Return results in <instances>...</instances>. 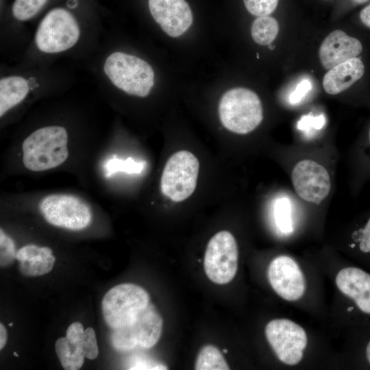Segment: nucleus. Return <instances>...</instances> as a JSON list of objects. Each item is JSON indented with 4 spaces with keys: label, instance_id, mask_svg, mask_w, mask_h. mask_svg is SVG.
<instances>
[{
    "label": "nucleus",
    "instance_id": "c756f323",
    "mask_svg": "<svg viewBox=\"0 0 370 370\" xmlns=\"http://www.w3.org/2000/svg\"><path fill=\"white\" fill-rule=\"evenodd\" d=\"M359 248L364 253L370 252V219L362 229L358 232Z\"/></svg>",
    "mask_w": 370,
    "mask_h": 370
},
{
    "label": "nucleus",
    "instance_id": "20e7f679",
    "mask_svg": "<svg viewBox=\"0 0 370 370\" xmlns=\"http://www.w3.org/2000/svg\"><path fill=\"white\" fill-rule=\"evenodd\" d=\"M149 304V296L142 287L131 283L118 284L102 299V312L112 330L132 324Z\"/></svg>",
    "mask_w": 370,
    "mask_h": 370
},
{
    "label": "nucleus",
    "instance_id": "423d86ee",
    "mask_svg": "<svg viewBox=\"0 0 370 370\" xmlns=\"http://www.w3.org/2000/svg\"><path fill=\"white\" fill-rule=\"evenodd\" d=\"M39 210L49 223L70 230L85 229L92 221L90 206L81 198L72 195H49L40 201Z\"/></svg>",
    "mask_w": 370,
    "mask_h": 370
},
{
    "label": "nucleus",
    "instance_id": "1a4fd4ad",
    "mask_svg": "<svg viewBox=\"0 0 370 370\" xmlns=\"http://www.w3.org/2000/svg\"><path fill=\"white\" fill-rule=\"evenodd\" d=\"M238 259L235 238L228 231H220L208 243L204 264L206 274L215 284H227L236 273Z\"/></svg>",
    "mask_w": 370,
    "mask_h": 370
},
{
    "label": "nucleus",
    "instance_id": "4468645a",
    "mask_svg": "<svg viewBox=\"0 0 370 370\" xmlns=\"http://www.w3.org/2000/svg\"><path fill=\"white\" fill-rule=\"evenodd\" d=\"M363 46L360 40L341 29L330 32L321 42L319 58L323 68L330 69L351 58L358 57Z\"/></svg>",
    "mask_w": 370,
    "mask_h": 370
},
{
    "label": "nucleus",
    "instance_id": "0eeeda50",
    "mask_svg": "<svg viewBox=\"0 0 370 370\" xmlns=\"http://www.w3.org/2000/svg\"><path fill=\"white\" fill-rule=\"evenodd\" d=\"M79 37V25L71 12L55 8L44 17L36 34L38 48L45 53H58L72 47Z\"/></svg>",
    "mask_w": 370,
    "mask_h": 370
},
{
    "label": "nucleus",
    "instance_id": "b1692460",
    "mask_svg": "<svg viewBox=\"0 0 370 370\" xmlns=\"http://www.w3.org/2000/svg\"><path fill=\"white\" fill-rule=\"evenodd\" d=\"M247 10L252 15L259 17L270 16L279 4L280 0H243Z\"/></svg>",
    "mask_w": 370,
    "mask_h": 370
},
{
    "label": "nucleus",
    "instance_id": "c9c22d12",
    "mask_svg": "<svg viewBox=\"0 0 370 370\" xmlns=\"http://www.w3.org/2000/svg\"><path fill=\"white\" fill-rule=\"evenodd\" d=\"M352 310H353V307H349L347 309L348 311H352Z\"/></svg>",
    "mask_w": 370,
    "mask_h": 370
},
{
    "label": "nucleus",
    "instance_id": "5701e85b",
    "mask_svg": "<svg viewBox=\"0 0 370 370\" xmlns=\"http://www.w3.org/2000/svg\"><path fill=\"white\" fill-rule=\"evenodd\" d=\"M47 0H15L12 11L13 16L19 21L32 18L47 3Z\"/></svg>",
    "mask_w": 370,
    "mask_h": 370
},
{
    "label": "nucleus",
    "instance_id": "cd10ccee",
    "mask_svg": "<svg viewBox=\"0 0 370 370\" xmlns=\"http://www.w3.org/2000/svg\"><path fill=\"white\" fill-rule=\"evenodd\" d=\"M325 123V118L323 114L318 116L312 115H304L297 123V128L305 132L320 130Z\"/></svg>",
    "mask_w": 370,
    "mask_h": 370
},
{
    "label": "nucleus",
    "instance_id": "a878e982",
    "mask_svg": "<svg viewBox=\"0 0 370 370\" xmlns=\"http://www.w3.org/2000/svg\"><path fill=\"white\" fill-rule=\"evenodd\" d=\"M79 345L84 354L85 358L93 360L99 354L95 332L92 328H87L79 341Z\"/></svg>",
    "mask_w": 370,
    "mask_h": 370
},
{
    "label": "nucleus",
    "instance_id": "39448f33",
    "mask_svg": "<svg viewBox=\"0 0 370 370\" xmlns=\"http://www.w3.org/2000/svg\"><path fill=\"white\" fill-rule=\"evenodd\" d=\"M199 171V162L191 152L182 150L167 160L162 174V193L175 202L188 198L195 191Z\"/></svg>",
    "mask_w": 370,
    "mask_h": 370
},
{
    "label": "nucleus",
    "instance_id": "2eb2a0df",
    "mask_svg": "<svg viewBox=\"0 0 370 370\" xmlns=\"http://www.w3.org/2000/svg\"><path fill=\"white\" fill-rule=\"evenodd\" d=\"M336 284L360 310L370 314V274L357 267H346L336 275Z\"/></svg>",
    "mask_w": 370,
    "mask_h": 370
},
{
    "label": "nucleus",
    "instance_id": "72a5a7b5",
    "mask_svg": "<svg viewBox=\"0 0 370 370\" xmlns=\"http://www.w3.org/2000/svg\"><path fill=\"white\" fill-rule=\"evenodd\" d=\"M349 3L354 5H366L370 0H349Z\"/></svg>",
    "mask_w": 370,
    "mask_h": 370
},
{
    "label": "nucleus",
    "instance_id": "f257e3e1",
    "mask_svg": "<svg viewBox=\"0 0 370 370\" xmlns=\"http://www.w3.org/2000/svg\"><path fill=\"white\" fill-rule=\"evenodd\" d=\"M68 156V133L62 126L39 128L31 133L22 144L23 164L33 172L56 168Z\"/></svg>",
    "mask_w": 370,
    "mask_h": 370
},
{
    "label": "nucleus",
    "instance_id": "f8f14e48",
    "mask_svg": "<svg viewBox=\"0 0 370 370\" xmlns=\"http://www.w3.org/2000/svg\"><path fill=\"white\" fill-rule=\"evenodd\" d=\"M267 276L273 289L285 300H297L305 292L303 272L289 256H280L274 258L269 266Z\"/></svg>",
    "mask_w": 370,
    "mask_h": 370
},
{
    "label": "nucleus",
    "instance_id": "4be33fe9",
    "mask_svg": "<svg viewBox=\"0 0 370 370\" xmlns=\"http://www.w3.org/2000/svg\"><path fill=\"white\" fill-rule=\"evenodd\" d=\"M274 218L278 228L284 234L293 232L291 204L288 198H278L274 204Z\"/></svg>",
    "mask_w": 370,
    "mask_h": 370
},
{
    "label": "nucleus",
    "instance_id": "aec40b11",
    "mask_svg": "<svg viewBox=\"0 0 370 370\" xmlns=\"http://www.w3.org/2000/svg\"><path fill=\"white\" fill-rule=\"evenodd\" d=\"M278 32L279 23L271 16L257 17L251 24V37L260 45H269L276 38Z\"/></svg>",
    "mask_w": 370,
    "mask_h": 370
},
{
    "label": "nucleus",
    "instance_id": "9d476101",
    "mask_svg": "<svg viewBox=\"0 0 370 370\" xmlns=\"http://www.w3.org/2000/svg\"><path fill=\"white\" fill-rule=\"evenodd\" d=\"M265 334L281 362L295 365L301 361L308 342L303 328L289 319H276L267 324Z\"/></svg>",
    "mask_w": 370,
    "mask_h": 370
},
{
    "label": "nucleus",
    "instance_id": "f3484780",
    "mask_svg": "<svg viewBox=\"0 0 370 370\" xmlns=\"http://www.w3.org/2000/svg\"><path fill=\"white\" fill-rule=\"evenodd\" d=\"M19 271L25 276L36 277L50 272L56 258L48 247L27 245L16 251Z\"/></svg>",
    "mask_w": 370,
    "mask_h": 370
},
{
    "label": "nucleus",
    "instance_id": "e433bc0d",
    "mask_svg": "<svg viewBox=\"0 0 370 370\" xmlns=\"http://www.w3.org/2000/svg\"><path fill=\"white\" fill-rule=\"evenodd\" d=\"M14 355L15 356H16V357L18 356V355L16 352H14Z\"/></svg>",
    "mask_w": 370,
    "mask_h": 370
},
{
    "label": "nucleus",
    "instance_id": "412c9836",
    "mask_svg": "<svg viewBox=\"0 0 370 370\" xmlns=\"http://www.w3.org/2000/svg\"><path fill=\"white\" fill-rule=\"evenodd\" d=\"M196 370H227L226 360L220 351L213 345H206L197 355L195 365Z\"/></svg>",
    "mask_w": 370,
    "mask_h": 370
},
{
    "label": "nucleus",
    "instance_id": "58836bf2",
    "mask_svg": "<svg viewBox=\"0 0 370 370\" xmlns=\"http://www.w3.org/2000/svg\"><path fill=\"white\" fill-rule=\"evenodd\" d=\"M369 140H370V130H369Z\"/></svg>",
    "mask_w": 370,
    "mask_h": 370
},
{
    "label": "nucleus",
    "instance_id": "dca6fc26",
    "mask_svg": "<svg viewBox=\"0 0 370 370\" xmlns=\"http://www.w3.org/2000/svg\"><path fill=\"white\" fill-rule=\"evenodd\" d=\"M365 66L359 57L351 58L329 69L322 84L329 95H336L347 90L364 75Z\"/></svg>",
    "mask_w": 370,
    "mask_h": 370
},
{
    "label": "nucleus",
    "instance_id": "473e14b6",
    "mask_svg": "<svg viewBox=\"0 0 370 370\" xmlns=\"http://www.w3.org/2000/svg\"><path fill=\"white\" fill-rule=\"evenodd\" d=\"M8 340V333L5 326L1 323L0 324V349H2L7 342Z\"/></svg>",
    "mask_w": 370,
    "mask_h": 370
},
{
    "label": "nucleus",
    "instance_id": "393cba45",
    "mask_svg": "<svg viewBox=\"0 0 370 370\" xmlns=\"http://www.w3.org/2000/svg\"><path fill=\"white\" fill-rule=\"evenodd\" d=\"M143 169V164L136 162L131 158L122 160L117 158L109 160L105 165L107 175H110L116 171H124L130 173H140Z\"/></svg>",
    "mask_w": 370,
    "mask_h": 370
},
{
    "label": "nucleus",
    "instance_id": "6e6552de",
    "mask_svg": "<svg viewBox=\"0 0 370 370\" xmlns=\"http://www.w3.org/2000/svg\"><path fill=\"white\" fill-rule=\"evenodd\" d=\"M162 330V319L149 303L132 324L113 330L111 342L116 349L123 352L136 347L148 349L157 343Z\"/></svg>",
    "mask_w": 370,
    "mask_h": 370
},
{
    "label": "nucleus",
    "instance_id": "c85d7f7f",
    "mask_svg": "<svg viewBox=\"0 0 370 370\" xmlns=\"http://www.w3.org/2000/svg\"><path fill=\"white\" fill-rule=\"evenodd\" d=\"M312 83L309 79H304L301 80L290 94L289 102L293 105L299 103L312 89Z\"/></svg>",
    "mask_w": 370,
    "mask_h": 370
},
{
    "label": "nucleus",
    "instance_id": "ea45409f",
    "mask_svg": "<svg viewBox=\"0 0 370 370\" xmlns=\"http://www.w3.org/2000/svg\"><path fill=\"white\" fill-rule=\"evenodd\" d=\"M323 1H330V0H323Z\"/></svg>",
    "mask_w": 370,
    "mask_h": 370
},
{
    "label": "nucleus",
    "instance_id": "f704fd0d",
    "mask_svg": "<svg viewBox=\"0 0 370 370\" xmlns=\"http://www.w3.org/2000/svg\"><path fill=\"white\" fill-rule=\"evenodd\" d=\"M366 356L367 358L370 363V341L368 343L366 348Z\"/></svg>",
    "mask_w": 370,
    "mask_h": 370
},
{
    "label": "nucleus",
    "instance_id": "bb28decb",
    "mask_svg": "<svg viewBox=\"0 0 370 370\" xmlns=\"http://www.w3.org/2000/svg\"><path fill=\"white\" fill-rule=\"evenodd\" d=\"M16 251L14 241L1 229L0 231V264L7 267L16 258Z\"/></svg>",
    "mask_w": 370,
    "mask_h": 370
},
{
    "label": "nucleus",
    "instance_id": "a211bd4d",
    "mask_svg": "<svg viewBox=\"0 0 370 370\" xmlns=\"http://www.w3.org/2000/svg\"><path fill=\"white\" fill-rule=\"evenodd\" d=\"M26 79L21 76H9L0 80V116L20 103L29 92Z\"/></svg>",
    "mask_w": 370,
    "mask_h": 370
},
{
    "label": "nucleus",
    "instance_id": "7c9ffc66",
    "mask_svg": "<svg viewBox=\"0 0 370 370\" xmlns=\"http://www.w3.org/2000/svg\"><path fill=\"white\" fill-rule=\"evenodd\" d=\"M84 330L81 323H72L67 328L66 337L72 343H79Z\"/></svg>",
    "mask_w": 370,
    "mask_h": 370
},
{
    "label": "nucleus",
    "instance_id": "ddd939ff",
    "mask_svg": "<svg viewBox=\"0 0 370 370\" xmlns=\"http://www.w3.org/2000/svg\"><path fill=\"white\" fill-rule=\"evenodd\" d=\"M149 8L154 20L171 37L176 38L193 23V14L185 0H149Z\"/></svg>",
    "mask_w": 370,
    "mask_h": 370
},
{
    "label": "nucleus",
    "instance_id": "4c0bfd02",
    "mask_svg": "<svg viewBox=\"0 0 370 370\" xmlns=\"http://www.w3.org/2000/svg\"><path fill=\"white\" fill-rule=\"evenodd\" d=\"M12 325H13L12 323H9V326H12Z\"/></svg>",
    "mask_w": 370,
    "mask_h": 370
},
{
    "label": "nucleus",
    "instance_id": "7ed1b4c3",
    "mask_svg": "<svg viewBox=\"0 0 370 370\" xmlns=\"http://www.w3.org/2000/svg\"><path fill=\"white\" fill-rule=\"evenodd\" d=\"M103 71L115 86L129 95L145 97L154 84V72L149 63L123 52L110 54Z\"/></svg>",
    "mask_w": 370,
    "mask_h": 370
},
{
    "label": "nucleus",
    "instance_id": "f03ea898",
    "mask_svg": "<svg viewBox=\"0 0 370 370\" xmlns=\"http://www.w3.org/2000/svg\"><path fill=\"white\" fill-rule=\"evenodd\" d=\"M218 112L224 127L238 134L252 132L263 119L259 97L246 88H234L225 92L219 101Z\"/></svg>",
    "mask_w": 370,
    "mask_h": 370
},
{
    "label": "nucleus",
    "instance_id": "6ab92c4d",
    "mask_svg": "<svg viewBox=\"0 0 370 370\" xmlns=\"http://www.w3.org/2000/svg\"><path fill=\"white\" fill-rule=\"evenodd\" d=\"M55 347L64 369L77 370L82 367L85 356L78 343H72L66 336L61 337L57 339Z\"/></svg>",
    "mask_w": 370,
    "mask_h": 370
},
{
    "label": "nucleus",
    "instance_id": "9b49d317",
    "mask_svg": "<svg viewBox=\"0 0 370 370\" xmlns=\"http://www.w3.org/2000/svg\"><path fill=\"white\" fill-rule=\"evenodd\" d=\"M291 180L299 197L315 204L321 203L331 189V180L326 169L310 159L300 160L294 166Z\"/></svg>",
    "mask_w": 370,
    "mask_h": 370
},
{
    "label": "nucleus",
    "instance_id": "2f4dec72",
    "mask_svg": "<svg viewBox=\"0 0 370 370\" xmlns=\"http://www.w3.org/2000/svg\"><path fill=\"white\" fill-rule=\"evenodd\" d=\"M358 17L361 23L370 29V2L360 10Z\"/></svg>",
    "mask_w": 370,
    "mask_h": 370
}]
</instances>
